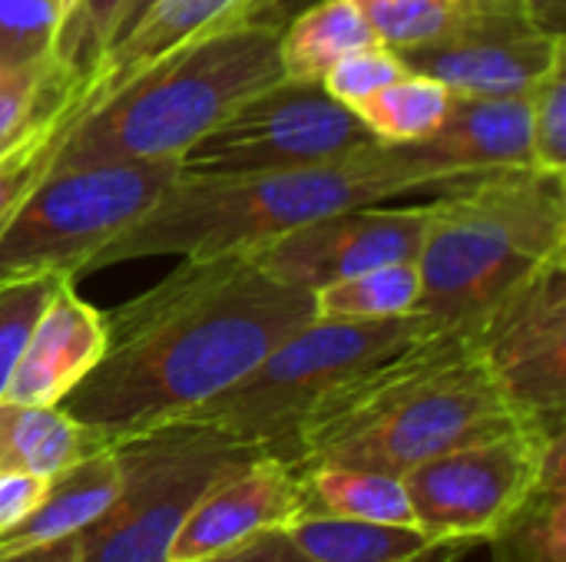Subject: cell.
<instances>
[{
	"label": "cell",
	"instance_id": "cell-1",
	"mask_svg": "<svg viewBox=\"0 0 566 562\" xmlns=\"http://www.w3.org/2000/svg\"><path fill=\"white\" fill-rule=\"evenodd\" d=\"M106 351L60 407L106 444L169 424L242 381L315 318V295L265 275L245 248L182 258L103 311Z\"/></svg>",
	"mask_w": 566,
	"mask_h": 562
},
{
	"label": "cell",
	"instance_id": "cell-2",
	"mask_svg": "<svg viewBox=\"0 0 566 562\" xmlns=\"http://www.w3.org/2000/svg\"><path fill=\"white\" fill-rule=\"evenodd\" d=\"M484 172L448 169L415 146L371 142L355 152L265 172H182L159 202L123 229L86 268L99 272L133 258H206L292 232L305 222L385 205L405 195H444Z\"/></svg>",
	"mask_w": 566,
	"mask_h": 562
},
{
	"label": "cell",
	"instance_id": "cell-3",
	"mask_svg": "<svg viewBox=\"0 0 566 562\" xmlns=\"http://www.w3.org/2000/svg\"><path fill=\"white\" fill-rule=\"evenodd\" d=\"M524 424L501 394L468 325L438 328L338 394L295 441L289 464H345L405 477L454 447Z\"/></svg>",
	"mask_w": 566,
	"mask_h": 562
},
{
	"label": "cell",
	"instance_id": "cell-4",
	"mask_svg": "<svg viewBox=\"0 0 566 562\" xmlns=\"http://www.w3.org/2000/svg\"><path fill=\"white\" fill-rule=\"evenodd\" d=\"M269 10L149 63L63 132L50 169L182 159L206 132L285 79Z\"/></svg>",
	"mask_w": 566,
	"mask_h": 562
},
{
	"label": "cell",
	"instance_id": "cell-5",
	"mask_svg": "<svg viewBox=\"0 0 566 562\" xmlns=\"http://www.w3.org/2000/svg\"><path fill=\"white\" fill-rule=\"evenodd\" d=\"M566 255V172L497 169L434 195L418 248L415 315L458 328L537 265Z\"/></svg>",
	"mask_w": 566,
	"mask_h": 562
},
{
	"label": "cell",
	"instance_id": "cell-6",
	"mask_svg": "<svg viewBox=\"0 0 566 562\" xmlns=\"http://www.w3.org/2000/svg\"><path fill=\"white\" fill-rule=\"evenodd\" d=\"M441 325L405 315L385 321L312 318L272 348L242 381L179 421H199L226 437L289 464L298 434L358 378L415 348Z\"/></svg>",
	"mask_w": 566,
	"mask_h": 562
},
{
	"label": "cell",
	"instance_id": "cell-7",
	"mask_svg": "<svg viewBox=\"0 0 566 562\" xmlns=\"http://www.w3.org/2000/svg\"><path fill=\"white\" fill-rule=\"evenodd\" d=\"M119 490L80 537V562H166L192 507L262 450L199 421H169L113 444Z\"/></svg>",
	"mask_w": 566,
	"mask_h": 562
},
{
	"label": "cell",
	"instance_id": "cell-8",
	"mask_svg": "<svg viewBox=\"0 0 566 562\" xmlns=\"http://www.w3.org/2000/svg\"><path fill=\"white\" fill-rule=\"evenodd\" d=\"M176 176V159L46 172L0 232V282L27 275L76 282L123 229L159 202Z\"/></svg>",
	"mask_w": 566,
	"mask_h": 562
},
{
	"label": "cell",
	"instance_id": "cell-9",
	"mask_svg": "<svg viewBox=\"0 0 566 562\" xmlns=\"http://www.w3.org/2000/svg\"><path fill=\"white\" fill-rule=\"evenodd\" d=\"M468 331L514 414L566 431V255L524 275Z\"/></svg>",
	"mask_w": 566,
	"mask_h": 562
},
{
	"label": "cell",
	"instance_id": "cell-10",
	"mask_svg": "<svg viewBox=\"0 0 566 562\" xmlns=\"http://www.w3.org/2000/svg\"><path fill=\"white\" fill-rule=\"evenodd\" d=\"M378 142L371 129L338 99L325 93L322 83L282 79L232 116H226L212 132H206L182 159V172H265L292 169L322 159L355 152Z\"/></svg>",
	"mask_w": 566,
	"mask_h": 562
},
{
	"label": "cell",
	"instance_id": "cell-11",
	"mask_svg": "<svg viewBox=\"0 0 566 562\" xmlns=\"http://www.w3.org/2000/svg\"><path fill=\"white\" fill-rule=\"evenodd\" d=\"M554 434L564 431L517 427L411 467L401 484L418 530L484 543L541 480Z\"/></svg>",
	"mask_w": 566,
	"mask_h": 562
},
{
	"label": "cell",
	"instance_id": "cell-12",
	"mask_svg": "<svg viewBox=\"0 0 566 562\" xmlns=\"http://www.w3.org/2000/svg\"><path fill=\"white\" fill-rule=\"evenodd\" d=\"M398 56L451 93L524 96L564 60L566 36L541 30L521 0H461L431 40Z\"/></svg>",
	"mask_w": 566,
	"mask_h": 562
},
{
	"label": "cell",
	"instance_id": "cell-13",
	"mask_svg": "<svg viewBox=\"0 0 566 562\" xmlns=\"http://www.w3.org/2000/svg\"><path fill=\"white\" fill-rule=\"evenodd\" d=\"M424 229L428 202L408 209L361 205L305 222L292 232L255 242L245 252L265 275L315 295L348 275L415 262Z\"/></svg>",
	"mask_w": 566,
	"mask_h": 562
},
{
	"label": "cell",
	"instance_id": "cell-14",
	"mask_svg": "<svg viewBox=\"0 0 566 562\" xmlns=\"http://www.w3.org/2000/svg\"><path fill=\"white\" fill-rule=\"evenodd\" d=\"M305 517L302 477L292 464L259 454L226 474L186 517L166 562H206L265 530H289Z\"/></svg>",
	"mask_w": 566,
	"mask_h": 562
},
{
	"label": "cell",
	"instance_id": "cell-15",
	"mask_svg": "<svg viewBox=\"0 0 566 562\" xmlns=\"http://www.w3.org/2000/svg\"><path fill=\"white\" fill-rule=\"evenodd\" d=\"M269 3L272 0H153L139 23L119 40H113L80 76L70 99V123H76L86 109H93L99 99H106L149 63L206 33L259 17Z\"/></svg>",
	"mask_w": 566,
	"mask_h": 562
},
{
	"label": "cell",
	"instance_id": "cell-16",
	"mask_svg": "<svg viewBox=\"0 0 566 562\" xmlns=\"http://www.w3.org/2000/svg\"><path fill=\"white\" fill-rule=\"evenodd\" d=\"M106 318L83 301L70 278H63L46 298L20 361L7 381L3 401L56 407L103 358Z\"/></svg>",
	"mask_w": 566,
	"mask_h": 562
},
{
	"label": "cell",
	"instance_id": "cell-17",
	"mask_svg": "<svg viewBox=\"0 0 566 562\" xmlns=\"http://www.w3.org/2000/svg\"><path fill=\"white\" fill-rule=\"evenodd\" d=\"M424 159L464 169L497 172L534 166L531 96H468L454 93L441 129L415 146Z\"/></svg>",
	"mask_w": 566,
	"mask_h": 562
},
{
	"label": "cell",
	"instance_id": "cell-18",
	"mask_svg": "<svg viewBox=\"0 0 566 562\" xmlns=\"http://www.w3.org/2000/svg\"><path fill=\"white\" fill-rule=\"evenodd\" d=\"M116 490H119V460H116V447L106 444L46 480L40 503L13 530L0 533V553L80 537L90 523H96L106 513Z\"/></svg>",
	"mask_w": 566,
	"mask_h": 562
},
{
	"label": "cell",
	"instance_id": "cell-19",
	"mask_svg": "<svg viewBox=\"0 0 566 562\" xmlns=\"http://www.w3.org/2000/svg\"><path fill=\"white\" fill-rule=\"evenodd\" d=\"M292 540L315 562H468L484 543L428 537L418 527H378L305 517L289 527Z\"/></svg>",
	"mask_w": 566,
	"mask_h": 562
},
{
	"label": "cell",
	"instance_id": "cell-20",
	"mask_svg": "<svg viewBox=\"0 0 566 562\" xmlns=\"http://www.w3.org/2000/svg\"><path fill=\"white\" fill-rule=\"evenodd\" d=\"M484 547L491 562H566V431L551 437L541 480Z\"/></svg>",
	"mask_w": 566,
	"mask_h": 562
},
{
	"label": "cell",
	"instance_id": "cell-21",
	"mask_svg": "<svg viewBox=\"0 0 566 562\" xmlns=\"http://www.w3.org/2000/svg\"><path fill=\"white\" fill-rule=\"evenodd\" d=\"M99 447H106V441L73 421L60 404L43 407L0 401V470L50 480Z\"/></svg>",
	"mask_w": 566,
	"mask_h": 562
},
{
	"label": "cell",
	"instance_id": "cell-22",
	"mask_svg": "<svg viewBox=\"0 0 566 562\" xmlns=\"http://www.w3.org/2000/svg\"><path fill=\"white\" fill-rule=\"evenodd\" d=\"M298 477H302L305 517L378 523V527H418L401 477L365 470V467H345V464L302 467Z\"/></svg>",
	"mask_w": 566,
	"mask_h": 562
},
{
	"label": "cell",
	"instance_id": "cell-23",
	"mask_svg": "<svg viewBox=\"0 0 566 562\" xmlns=\"http://www.w3.org/2000/svg\"><path fill=\"white\" fill-rule=\"evenodd\" d=\"M375 40L378 36L352 0H315L279 30L282 73L285 79L322 83L332 63Z\"/></svg>",
	"mask_w": 566,
	"mask_h": 562
},
{
	"label": "cell",
	"instance_id": "cell-24",
	"mask_svg": "<svg viewBox=\"0 0 566 562\" xmlns=\"http://www.w3.org/2000/svg\"><path fill=\"white\" fill-rule=\"evenodd\" d=\"M454 93L424 73H401L395 83L378 89L371 99L355 106L352 113L371 129V136L385 146H418L431 139L448 119Z\"/></svg>",
	"mask_w": 566,
	"mask_h": 562
},
{
	"label": "cell",
	"instance_id": "cell-25",
	"mask_svg": "<svg viewBox=\"0 0 566 562\" xmlns=\"http://www.w3.org/2000/svg\"><path fill=\"white\" fill-rule=\"evenodd\" d=\"M421 298V275L415 262L378 265L315 291V318L385 321L415 315Z\"/></svg>",
	"mask_w": 566,
	"mask_h": 562
},
{
	"label": "cell",
	"instance_id": "cell-26",
	"mask_svg": "<svg viewBox=\"0 0 566 562\" xmlns=\"http://www.w3.org/2000/svg\"><path fill=\"white\" fill-rule=\"evenodd\" d=\"M70 89H76V76H70L53 56L27 66H0V156H7Z\"/></svg>",
	"mask_w": 566,
	"mask_h": 562
},
{
	"label": "cell",
	"instance_id": "cell-27",
	"mask_svg": "<svg viewBox=\"0 0 566 562\" xmlns=\"http://www.w3.org/2000/svg\"><path fill=\"white\" fill-rule=\"evenodd\" d=\"M70 99L73 89L63 93L7 156H0V232L17 212V205L27 199V192L46 176L50 159L70 126Z\"/></svg>",
	"mask_w": 566,
	"mask_h": 562
},
{
	"label": "cell",
	"instance_id": "cell-28",
	"mask_svg": "<svg viewBox=\"0 0 566 562\" xmlns=\"http://www.w3.org/2000/svg\"><path fill=\"white\" fill-rule=\"evenodd\" d=\"M60 23L56 0H0V66L50 60Z\"/></svg>",
	"mask_w": 566,
	"mask_h": 562
},
{
	"label": "cell",
	"instance_id": "cell-29",
	"mask_svg": "<svg viewBox=\"0 0 566 562\" xmlns=\"http://www.w3.org/2000/svg\"><path fill=\"white\" fill-rule=\"evenodd\" d=\"M60 282L63 278L53 275H27V278L0 282V401L20 361V351L30 338V328L36 325L46 298Z\"/></svg>",
	"mask_w": 566,
	"mask_h": 562
},
{
	"label": "cell",
	"instance_id": "cell-30",
	"mask_svg": "<svg viewBox=\"0 0 566 562\" xmlns=\"http://www.w3.org/2000/svg\"><path fill=\"white\" fill-rule=\"evenodd\" d=\"M371 33L391 50H408L431 40L461 0H352Z\"/></svg>",
	"mask_w": 566,
	"mask_h": 562
},
{
	"label": "cell",
	"instance_id": "cell-31",
	"mask_svg": "<svg viewBox=\"0 0 566 562\" xmlns=\"http://www.w3.org/2000/svg\"><path fill=\"white\" fill-rule=\"evenodd\" d=\"M401 73H408V66L398 56V50H391L388 43L375 40V43H365V46L345 53L338 63H332L328 73L322 76V86H325V93L332 99H338L342 106L355 109L365 99H371L378 89L395 83Z\"/></svg>",
	"mask_w": 566,
	"mask_h": 562
},
{
	"label": "cell",
	"instance_id": "cell-32",
	"mask_svg": "<svg viewBox=\"0 0 566 562\" xmlns=\"http://www.w3.org/2000/svg\"><path fill=\"white\" fill-rule=\"evenodd\" d=\"M527 96L534 169L566 172V56L547 70V76Z\"/></svg>",
	"mask_w": 566,
	"mask_h": 562
},
{
	"label": "cell",
	"instance_id": "cell-33",
	"mask_svg": "<svg viewBox=\"0 0 566 562\" xmlns=\"http://www.w3.org/2000/svg\"><path fill=\"white\" fill-rule=\"evenodd\" d=\"M123 3L126 0H80V7L70 13V20L60 26L56 43H53V60L70 76H76V83L90 70V63L99 56V50L106 46Z\"/></svg>",
	"mask_w": 566,
	"mask_h": 562
},
{
	"label": "cell",
	"instance_id": "cell-34",
	"mask_svg": "<svg viewBox=\"0 0 566 562\" xmlns=\"http://www.w3.org/2000/svg\"><path fill=\"white\" fill-rule=\"evenodd\" d=\"M206 562H315L295 540L289 530H265L219 556Z\"/></svg>",
	"mask_w": 566,
	"mask_h": 562
},
{
	"label": "cell",
	"instance_id": "cell-35",
	"mask_svg": "<svg viewBox=\"0 0 566 562\" xmlns=\"http://www.w3.org/2000/svg\"><path fill=\"white\" fill-rule=\"evenodd\" d=\"M46 480L33 474L0 470V533L13 530L43 497Z\"/></svg>",
	"mask_w": 566,
	"mask_h": 562
},
{
	"label": "cell",
	"instance_id": "cell-36",
	"mask_svg": "<svg viewBox=\"0 0 566 562\" xmlns=\"http://www.w3.org/2000/svg\"><path fill=\"white\" fill-rule=\"evenodd\" d=\"M0 562H80V547H76V537H66V540L36 543L23 550H7L0 553Z\"/></svg>",
	"mask_w": 566,
	"mask_h": 562
},
{
	"label": "cell",
	"instance_id": "cell-37",
	"mask_svg": "<svg viewBox=\"0 0 566 562\" xmlns=\"http://www.w3.org/2000/svg\"><path fill=\"white\" fill-rule=\"evenodd\" d=\"M521 7L541 30L566 36V0H521Z\"/></svg>",
	"mask_w": 566,
	"mask_h": 562
},
{
	"label": "cell",
	"instance_id": "cell-38",
	"mask_svg": "<svg viewBox=\"0 0 566 562\" xmlns=\"http://www.w3.org/2000/svg\"><path fill=\"white\" fill-rule=\"evenodd\" d=\"M56 3H60V17H63V23H66V20H70V13L80 7V0H56ZM63 23H60V26H63Z\"/></svg>",
	"mask_w": 566,
	"mask_h": 562
}]
</instances>
